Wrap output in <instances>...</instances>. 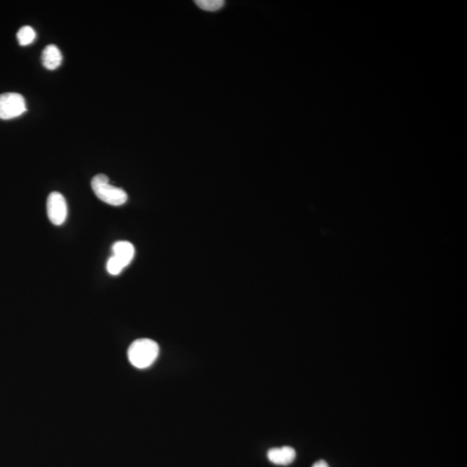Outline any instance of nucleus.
<instances>
[{
	"label": "nucleus",
	"mask_w": 467,
	"mask_h": 467,
	"mask_svg": "<svg viewBox=\"0 0 467 467\" xmlns=\"http://www.w3.org/2000/svg\"><path fill=\"white\" fill-rule=\"evenodd\" d=\"M47 214L49 221L60 226L66 221L68 206L66 197L60 192H51L47 199Z\"/></svg>",
	"instance_id": "obj_5"
},
{
	"label": "nucleus",
	"mask_w": 467,
	"mask_h": 467,
	"mask_svg": "<svg viewBox=\"0 0 467 467\" xmlns=\"http://www.w3.org/2000/svg\"><path fill=\"white\" fill-rule=\"evenodd\" d=\"M17 37L18 43H20L22 46H25V45L33 43V41L36 39V32L32 27H30V26H23V27L18 30Z\"/></svg>",
	"instance_id": "obj_8"
},
{
	"label": "nucleus",
	"mask_w": 467,
	"mask_h": 467,
	"mask_svg": "<svg viewBox=\"0 0 467 467\" xmlns=\"http://www.w3.org/2000/svg\"><path fill=\"white\" fill-rule=\"evenodd\" d=\"M94 194L99 199L112 206H120L127 202L128 196L123 189L109 184V178L105 174H97L91 181Z\"/></svg>",
	"instance_id": "obj_2"
},
{
	"label": "nucleus",
	"mask_w": 467,
	"mask_h": 467,
	"mask_svg": "<svg viewBox=\"0 0 467 467\" xmlns=\"http://www.w3.org/2000/svg\"><path fill=\"white\" fill-rule=\"evenodd\" d=\"M112 254L108 260L107 271L111 275H118L134 260L135 246L127 241L117 242L112 247Z\"/></svg>",
	"instance_id": "obj_3"
},
{
	"label": "nucleus",
	"mask_w": 467,
	"mask_h": 467,
	"mask_svg": "<svg viewBox=\"0 0 467 467\" xmlns=\"http://www.w3.org/2000/svg\"><path fill=\"white\" fill-rule=\"evenodd\" d=\"M313 467H329L328 463H326L324 461H320L316 463L313 466Z\"/></svg>",
	"instance_id": "obj_10"
},
{
	"label": "nucleus",
	"mask_w": 467,
	"mask_h": 467,
	"mask_svg": "<svg viewBox=\"0 0 467 467\" xmlns=\"http://www.w3.org/2000/svg\"><path fill=\"white\" fill-rule=\"evenodd\" d=\"M158 344L149 339H139L132 342L128 348L127 356L130 363L138 369H146L157 359Z\"/></svg>",
	"instance_id": "obj_1"
},
{
	"label": "nucleus",
	"mask_w": 467,
	"mask_h": 467,
	"mask_svg": "<svg viewBox=\"0 0 467 467\" xmlns=\"http://www.w3.org/2000/svg\"><path fill=\"white\" fill-rule=\"evenodd\" d=\"M268 458L273 464L287 466L294 462L296 452L290 447L272 448L268 451Z\"/></svg>",
	"instance_id": "obj_6"
},
{
	"label": "nucleus",
	"mask_w": 467,
	"mask_h": 467,
	"mask_svg": "<svg viewBox=\"0 0 467 467\" xmlns=\"http://www.w3.org/2000/svg\"><path fill=\"white\" fill-rule=\"evenodd\" d=\"M63 56L55 44H49L42 53V63L47 70H54L62 63Z\"/></svg>",
	"instance_id": "obj_7"
},
{
	"label": "nucleus",
	"mask_w": 467,
	"mask_h": 467,
	"mask_svg": "<svg viewBox=\"0 0 467 467\" xmlns=\"http://www.w3.org/2000/svg\"><path fill=\"white\" fill-rule=\"evenodd\" d=\"M195 3L201 9L216 11L221 9L225 2L223 0H197Z\"/></svg>",
	"instance_id": "obj_9"
},
{
	"label": "nucleus",
	"mask_w": 467,
	"mask_h": 467,
	"mask_svg": "<svg viewBox=\"0 0 467 467\" xmlns=\"http://www.w3.org/2000/svg\"><path fill=\"white\" fill-rule=\"evenodd\" d=\"M26 111L25 98L18 93L0 94V119L11 120Z\"/></svg>",
	"instance_id": "obj_4"
}]
</instances>
